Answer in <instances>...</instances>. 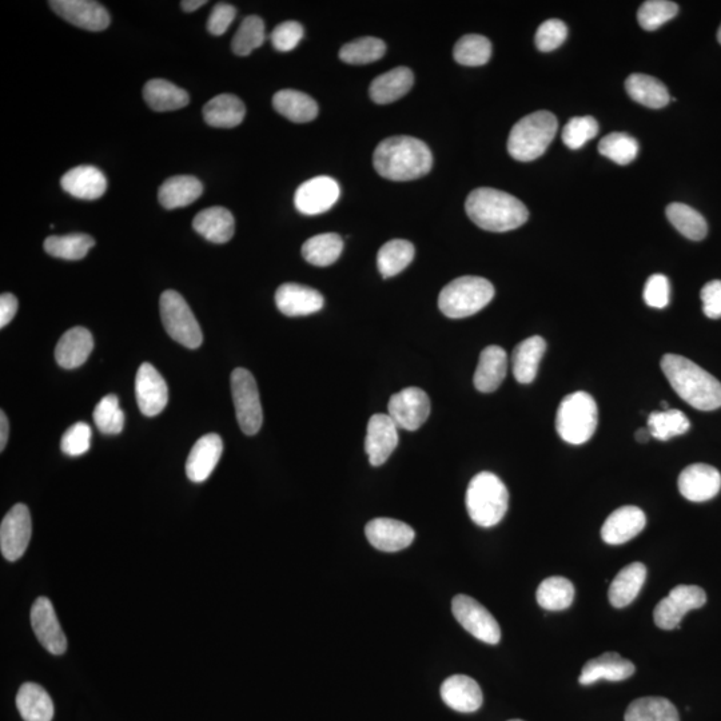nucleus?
Masks as SVG:
<instances>
[{"label":"nucleus","instance_id":"6e6d98bb","mask_svg":"<svg viewBox=\"0 0 721 721\" xmlns=\"http://www.w3.org/2000/svg\"><path fill=\"white\" fill-rule=\"evenodd\" d=\"M567 37V25L560 19H549L537 30L535 42L537 49L543 53H551V51L559 49Z\"/></svg>","mask_w":721,"mask_h":721},{"label":"nucleus","instance_id":"7c9ffc66","mask_svg":"<svg viewBox=\"0 0 721 721\" xmlns=\"http://www.w3.org/2000/svg\"><path fill=\"white\" fill-rule=\"evenodd\" d=\"M414 83V75L408 67H396L374 79L370 85V98L378 105H389L408 94Z\"/></svg>","mask_w":721,"mask_h":721},{"label":"nucleus","instance_id":"58836bf2","mask_svg":"<svg viewBox=\"0 0 721 721\" xmlns=\"http://www.w3.org/2000/svg\"><path fill=\"white\" fill-rule=\"evenodd\" d=\"M625 721H680L675 705L664 697H641L632 701Z\"/></svg>","mask_w":721,"mask_h":721},{"label":"nucleus","instance_id":"37998d69","mask_svg":"<svg viewBox=\"0 0 721 721\" xmlns=\"http://www.w3.org/2000/svg\"><path fill=\"white\" fill-rule=\"evenodd\" d=\"M668 221L675 229L691 241H701L707 237L708 225L703 215L684 203H671L665 210Z\"/></svg>","mask_w":721,"mask_h":721},{"label":"nucleus","instance_id":"6e6552de","mask_svg":"<svg viewBox=\"0 0 721 721\" xmlns=\"http://www.w3.org/2000/svg\"><path fill=\"white\" fill-rule=\"evenodd\" d=\"M159 309L163 326L174 341L189 349H197L202 345V330L181 294L167 290L161 296Z\"/></svg>","mask_w":721,"mask_h":721},{"label":"nucleus","instance_id":"cd10ccee","mask_svg":"<svg viewBox=\"0 0 721 721\" xmlns=\"http://www.w3.org/2000/svg\"><path fill=\"white\" fill-rule=\"evenodd\" d=\"M93 349L94 340L89 330L77 326L63 334L55 349V358L63 369H75L85 364Z\"/></svg>","mask_w":721,"mask_h":721},{"label":"nucleus","instance_id":"2f4dec72","mask_svg":"<svg viewBox=\"0 0 721 721\" xmlns=\"http://www.w3.org/2000/svg\"><path fill=\"white\" fill-rule=\"evenodd\" d=\"M647 579V567L632 563L617 573L609 587V601L615 608H624L633 603Z\"/></svg>","mask_w":721,"mask_h":721},{"label":"nucleus","instance_id":"9b49d317","mask_svg":"<svg viewBox=\"0 0 721 721\" xmlns=\"http://www.w3.org/2000/svg\"><path fill=\"white\" fill-rule=\"evenodd\" d=\"M454 617L461 627L483 643L496 645L501 640V628L492 613L473 597L458 595L452 601Z\"/></svg>","mask_w":721,"mask_h":721},{"label":"nucleus","instance_id":"0e129e2a","mask_svg":"<svg viewBox=\"0 0 721 721\" xmlns=\"http://www.w3.org/2000/svg\"><path fill=\"white\" fill-rule=\"evenodd\" d=\"M205 5L206 0H185V2L181 3L182 9L185 10L186 13H193V11H197Z\"/></svg>","mask_w":721,"mask_h":721},{"label":"nucleus","instance_id":"c03bdc74","mask_svg":"<svg viewBox=\"0 0 721 721\" xmlns=\"http://www.w3.org/2000/svg\"><path fill=\"white\" fill-rule=\"evenodd\" d=\"M95 245L93 237L87 234L53 235L45 241L47 254L67 261H79L87 256Z\"/></svg>","mask_w":721,"mask_h":721},{"label":"nucleus","instance_id":"bf43d9fd","mask_svg":"<svg viewBox=\"0 0 721 721\" xmlns=\"http://www.w3.org/2000/svg\"><path fill=\"white\" fill-rule=\"evenodd\" d=\"M235 17H237V10L234 6L218 3L211 11L209 21H207V31L214 37H221L229 29Z\"/></svg>","mask_w":721,"mask_h":721},{"label":"nucleus","instance_id":"09e8293b","mask_svg":"<svg viewBox=\"0 0 721 721\" xmlns=\"http://www.w3.org/2000/svg\"><path fill=\"white\" fill-rule=\"evenodd\" d=\"M386 45L374 37L358 38L342 47L340 58L349 65H368L384 57Z\"/></svg>","mask_w":721,"mask_h":721},{"label":"nucleus","instance_id":"c85d7f7f","mask_svg":"<svg viewBox=\"0 0 721 721\" xmlns=\"http://www.w3.org/2000/svg\"><path fill=\"white\" fill-rule=\"evenodd\" d=\"M193 226L198 234L213 244H226L233 238L235 230L233 214L221 206L199 211L195 215Z\"/></svg>","mask_w":721,"mask_h":721},{"label":"nucleus","instance_id":"f03ea898","mask_svg":"<svg viewBox=\"0 0 721 721\" xmlns=\"http://www.w3.org/2000/svg\"><path fill=\"white\" fill-rule=\"evenodd\" d=\"M661 369L673 390L687 404L703 412L721 408V384L707 370L677 354H665Z\"/></svg>","mask_w":721,"mask_h":721},{"label":"nucleus","instance_id":"c9c22d12","mask_svg":"<svg viewBox=\"0 0 721 721\" xmlns=\"http://www.w3.org/2000/svg\"><path fill=\"white\" fill-rule=\"evenodd\" d=\"M625 89L633 101L649 109H663L671 102L667 87L659 79L645 74L629 75Z\"/></svg>","mask_w":721,"mask_h":721},{"label":"nucleus","instance_id":"864d4df0","mask_svg":"<svg viewBox=\"0 0 721 721\" xmlns=\"http://www.w3.org/2000/svg\"><path fill=\"white\" fill-rule=\"evenodd\" d=\"M599 133V123L593 117H575L565 125L563 142L571 150H579Z\"/></svg>","mask_w":721,"mask_h":721},{"label":"nucleus","instance_id":"ea45409f","mask_svg":"<svg viewBox=\"0 0 721 721\" xmlns=\"http://www.w3.org/2000/svg\"><path fill=\"white\" fill-rule=\"evenodd\" d=\"M344 250V241L336 233L318 234L309 238L302 246V256L314 266L333 265L340 258Z\"/></svg>","mask_w":721,"mask_h":721},{"label":"nucleus","instance_id":"e433bc0d","mask_svg":"<svg viewBox=\"0 0 721 721\" xmlns=\"http://www.w3.org/2000/svg\"><path fill=\"white\" fill-rule=\"evenodd\" d=\"M147 105L158 113L183 109L189 105V94L165 79H151L143 89Z\"/></svg>","mask_w":721,"mask_h":721},{"label":"nucleus","instance_id":"f3484780","mask_svg":"<svg viewBox=\"0 0 721 721\" xmlns=\"http://www.w3.org/2000/svg\"><path fill=\"white\" fill-rule=\"evenodd\" d=\"M135 396L139 410L147 417L158 416L169 401L165 378L149 362L141 365L135 378Z\"/></svg>","mask_w":721,"mask_h":721},{"label":"nucleus","instance_id":"603ef678","mask_svg":"<svg viewBox=\"0 0 721 721\" xmlns=\"http://www.w3.org/2000/svg\"><path fill=\"white\" fill-rule=\"evenodd\" d=\"M94 421L98 429L105 434H118L125 426V413L119 406L118 397L109 394L102 398L94 410Z\"/></svg>","mask_w":721,"mask_h":721},{"label":"nucleus","instance_id":"79ce46f5","mask_svg":"<svg viewBox=\"0 0 721 721\" xmlns=\"http://www.w3.org/2000/svg\"><path fill=\"white\" fill-rule=\"evenodd\" d=\"M537 603L547 611H564L575 600V587L568 579L552 576L540 584L536 593Z\"/></svg>","mask_w":721,"mask_h":721},{"label":"nucleus","instance_id":"338daca9","mask_svg":"<svg viewBox=\"0 0 721 721\" xmlns=\"http://www.w3.org/2000/svg\"><path fill=\"white\" fill-rule=\"evenodd\" d=\"M717 41H719V43L721 45V26H720L719 31H717Z\"/></svg>","mask_w":721,"mask_h":721},{"label":"nucleus","instance_id":"f257e3e1","mask_svg":"<svg viewBox=\"0 0 721 721\" xmlns=\"http://www.w3.org/2000/svg\"><path fill=\"white\" fill-rule=\"evenodd\" d=\"M373 163L381 177L406 182L428 174L432 170L433 155L420 139L400 135L385 139L377 146Z\"/></svg>","mask_w":721,"mask_h":721},{"label":"nucleus","instance_id":"e2e57ef3","mask_svg":"<svg viewBox=\"0 0 721 721\" xmlns=\"http://www.w3.org/2000/svg\"><path fill=\"white\" fill-rule=\"evenodd\" d=\"M9 420H7L6 413L0 412V450H5L7 441H9Z\"/></svg>","mask_w":721,"mask_h":721},{"label":"nucleus","instance_id":"412c9836","mask_svg":"<svg viewBox=\"0 0 721 721\" xmlns=\"http://www.w3.org/2000/svg\"><path fill=\"white\" fill-rule=\"evenodd\" d=\"M278 310L288 317L310 316L324 308L325 300L316 289L300 284H284L276 293Z\"/></svg>","mask_w":721,"mask_h":721},{"label":"nucleus","instance_id":"a878e982","mask_svg":"<svg viewBox=\"0 0 721 721\" xmlns=\"http://www.w3.org/2000/svg\"><path fill=\"white\" fill-rule=\"evenodd\" d=\"M508 372V354L500 346L492 345L485 348L480 354L476 373H474V386L478 392L492 393L500 388Z\"/></svg>","mask_w":721,"mask_h":721},{"label":"nucleus","instance_id":"f8f14e48","mask_svg":"<svg viewBox=\"0 0 721 721\" xmlns=\"http://www.w3.org/2000/svg\"><path fill=\"white\" fill-rule=\"evenodd\" d=\"M33 524L29 508L25 504H17L10 509L0 525V549L6 560L21 559L31 540Z\"/></svg>","mask_w":721,"mask_h":721},{"label":"nucleus","instance_id":"ddd939ff","mask_svg":"<svg viewBox=\"0 0 721 721\" xmlns=\"http://www.w3.org/2000/svg\"><path fill=\"white\" fill-rule=\"evenodd\" d=\"M388 410L397 428L414 432L428 420L430 400L424 390L406 388L390 397Z\"/></svg>","mask_w":721,"mask_h":721},{"label":"nucleus","instance_id":"473e14b6","mask_svg":"<svg viewBox=\"0 0 721 721\" xmlns=\"http://www.w3.org/2000/svg\"><path fill=\"white\" fill-rule=\"evenodd\" d=\"M203 193L202 182L191 175H177L167 179L158 191L159 203L165 209H181L197 201Z\"/></svg>","mask_w":721,"mask_h":721},{"label":"nucleus","instance_id":"680f3d73","mask_svg":"<svg viewBox=\"0 0 721 721\" xmlns=\"http://www.w3.org/2000/svg\"><path fill=\"white\" fill-rule=\"evenodd\" d=\"M17 312V297L11 293L2 294V297H0V328H5L6 325H9Z\"/></svg>","mask_w":721,"mask_h":721},{"label":"nucleus","instance_id":"bb28decb","mask_svg":"<svg viewBox=\"0 0 721 721\" xmlns=\"http://www.w3.org/2000/svg\"><path fill=\"white\" fill-rule=\"evenodd\" d=\"M61 185L75 198L94 201L106 193L107 179L97 167L77 166L63 175Z\"/></svg>","mask_w":721,"mask_h":721},{"label":"nucleus","instance_id":"393cba45","mask_svg":"<svg viewBox=\"0 0 721 721\" xmlns=\"http://www.w3.org/2000/svg\"><path fill=\"white\" fill-rule=\"evenodd\" d=\"M635 671L631 660L624 659L619 653L607 652L585 663L579 683L592 685L600 680L624 681L632 677Z\"/></svg>","mask_w":721,"mask_h":721},{"label":"nucleus","instance_id":"8fccbe9b","mask_svg":"<svg viewBox=\"0 0 721 721\" xmlns=\"http://www.w3.org/2000/svg\"><path fill=\"white\" fill-rule=\"evenodd\" d=\"M265 38L264 21L260 17L252 15V17L245 18L239 26L237 34L234 35L233 42H231V49L239 57H248L254 50L262 46Z\"/></svg>","mask_w":721,"mask_h":721},{"label":"nucleus","instance_id":"5fc2aeb1","mask_svg":"<svg viewBox=\"0 0 721 721\" xmlns=\"http://www.w3.org/2000/svg\"><path fill=\"white\" fill-rule=\"evenodd\" d=\"M91 428L86 422H77L63 434L62 452L67 456L78 457L89 452L91 446Z\"/></svg>","mask_w":721,"mask_h":721},{"label":"nucleus","instance_id":"4d7b16f0","mask_svg":"<svg viewBox=\"0 0 721 721\" xmlns=\"http://www.w3.org/2000/svg\"><path fill=\"white\" fill-rule=\"evenodd\" d=\"M645 304L655 309L667 308L671 300V286L669 280L663 274H653L648 278L644 288Z\"/></svg>","mask_w":721,"mask_h":721},{"label":"nucleus","instance_id":"72a5a7b5","mask_svg":"<svg viewBox=\"0 0 721 721\" xmlns=\"http://www.w3.org/2000/svg\"><path fill=\"white\" fill-rule=\"evenodd\" d=\"M246 107L244 102L231 94H221L211 99L203 107V118L207 125L219 129H231L244 122Z\"/></svg>","mask_w":721,"mask_h":721},{"label":"nucleus","instance_id":"a18cd8bd","mask_svg":"<svg viewBox=\"0 0 721 721\" xmlns=\"http://www.w3.org/2000/svg\"><path fill=\"white\" fill-rule=\"evenodd\" d=\"M647 428L655 440L668 441L672 437L687 433L691 422L680 410H660L649 414Z\"/></svg>","mask_w":721,"mask_h":721},{"label":"nucleus","instance_id":"1a4fd4ad","mask_svg":"<svg viewBox=\"0 0 721 721\" xmlns=\"http://www.w3.org/2000/svg\"><path fill=\"white\" fill-rule=\"evenodd\" d=\"M231 393L239 428L248 436L260 432L264 413L256 378L244 368H237L231 374Z\"/></svg>","mask_w":721,"mask_h":721},{"label":"nucleus","instance_id":"9d476101","mask_svg":"<svg viewBox=\"0 0 721 721\" xmlns=\"http://www.w3.org/2000/svg\"><path fill=\"white\" fill-rule=\"evenodd\" d=\"M707 603V593L697 585H677L653 611L655 624L664 631L679 629L688 612L700 609Z\"/></svg>","mask_w":721,"mask_h":721},{"label":"nucleus","instance_id":"5701e85b","mask_svg":"<svg viewBox=\"0 0 721 721\" xmlns=\"http://www.w3.org/2000/svg\"><path fill=\"white\" fill-rule=\"evenodd\" d=\"M647 524V517L637 507H623L616 509L611 516L605 520L601 528V539L609 545H621L628 543L636 536H639Z\"/></svg>","mask_w":721,"mask_h":721},{"label":"nucleus","instance_id":"a211bd4d","mask_svg":"<svg viewBox=\"0 0 721 721\" xmlns=\"http://www.w3.org/2000/svg\"><path fill=\"white\" fill-rule=\"evenodd\" d=\"M720 489L721 474L711 465H689L680 473L679 491L688 501L704 503L716 497Z\"/></svg>","mask_w":721,"mask_h":721},{"label":"nucleus","instance_id":"c756f323","mask_svg":"<svg viewBox=\"0 0 721 721\" xmlns=\"http://www.w3.org/2000/svg\"><path fill=\"white\" fill-rule=\"evenodd\" d=\"M545 350L547 342L540 336L529 337L516 346L512 354V368L517 382L531 384L535 381Z\"/></svg>","mask_w":721,"mask_h":721},{"label":"nucleus","instance_id":"7ed1b4c3","mask_svg":"<svg viewBox=\"0 0 721 721\" xmlns=\"http://www.w3.org/2000/svg\"><path fill=\"white\" fill-rule=\"evenodd\" d=\"M465 210L478 227L493 233L515 230L529 218L527 206L520 199L492 187L473 190L466 198Z\"/></svg>","mask_w":721,"mask_h":721},{"label":"nucleus","instance_id":"4be33fe9","mask_svg":"<svg viewBox=\"0 0 721 721\" xmlns=\"http://www.w3.org/2000/svg\"><path fill=\"white\" fill-rule=\"evenodd\" d=\"M222 452L223 442L218 434L209 433L199 438L186 461V474L189 480L193 483L206 481L221 460Z\"/></svg>","mask_w":721,"mask_h":721},{"label":"nucleus","instance_id":"423d86ee","mask_svg":"<svg viewBox=\"0 0 721 721\" xmlns=\"http://www.w3.org/2000/svg\"><path fill=\"white\" fill-rule=\"evenodd\" d=\"M495 297V288L481 277L457 278L441 290L438 308L453 320L473 316L483 310Z\"/></svg>","mask_w":721,"mask_h":721},{"label":"nucleus","instance_id":"4468645a","mask_svg":"<svg viewBox=\"0 0 721 721\" xmlns=\"http://www.w3.org/2000/svg\"><path fill=\"white\" fill-rule=\"evenodd\" d=\"M341 189L336 179L320 175L302 183L294 195V205L305 215L326 213L336 205Z\"/></svg>","mask_w":721,"mask_h":721},{"label":"nucleus","instance_id":"39448f33","mask_svg":"<svg viewBox=\"0 0 721 721\" xmlns=\"http://www.w3.org/2000/svg\"><path fill=\"white\" fill-rule=\"evenodd\" d=\"M559 122L551 111H536L520 119L508 138V151L520 162H531L547 151L556 137Z\"/></svg>","mask_w":721,"mask_h":721},{"label":"nucleus","instance_id":"774afa93","mask_svg":"<svg viewBox=\"0 0 721 721\" xmlns=\"http://www.w3.org/2000/svg\"><path fill=\"white\" fill-rule=\"evenodd\" d=\"M509 721H523V720H509Z\"/></svg>","mask_w":721,"mask_h":721},{"label":"nucleus","instance_id":"49530a36","mask_svg":"<svg viewBox=\"0 0 721 721\" xmlns=\"http://www.w3.org/2000/svg\"><path fill=\"white\" fill-rule=\"evenodd\" d=\"M453 57L462 66L478 67L487 65L492 57V43L483 35H465L454 46Z\"/></svg>","mask_w":721,"mask_h":721},{"label":"nucleus","instance_id":"f704fd0d","mask_svg":"<svg viewBox=\"0 0 721 721\" xmlns=\"http://www.w3.org/2000/svg\"><path fill=\"white\" fill-rule=\"evenodd\" d=\"M17 708L25 721H51L54 703L46 689L35 683H25L19 688Z\"/></svg>","mask_w":721,"mask_h":721},{"label":"nucleus","instance_id":"0eeeda50","mask_svg":"<svg viewBox=\"0 0 721 721\" xmlns=\"http://www.w3.org/2000/svg\"><path fill=\"white\" fill-rule=\"evenodd\" d=\"M599 422L595 398L585 392L565 397L557 410L556 429L565 442L581 445L591 440Z\"/></svg>","mask_w":721,"mask_h":721},{"label":"nucleus","instance_id":"6ab92c4d","mask_svg":"<svg viewBox=\"0 0 721 721\" xmlns=\"http://www.w3.org/2000/svg\"><path fill=\"white\" fill-rule=\"evenodd\" d=\"M398 445V428L389 414H374L369 420L365 450L373 466L384 465Z\"/></svg>","mask_w":721,"mask_h":721},{"label":"nucleus","instance_id":"de8ad7c7","mask_svg":"<svg viewBox=\"0 0 721 721\" xmlns=\"http://www.w3.org/2000/svg\"><path fill=\"white\" fill-rule=\"evenodd\" d=\"M639 150V142L625 133L608 134L599 143V153L620 166H627L635 161Z\"/></svg>","mask_w":721,"mask_h":721},{"label":"nucleus","instance_id":"a19ab883","mask_svg":"<svg viewBox=\"0 0 721 721\" xmlns=\"http://www.w3.org/2000/svg\"><path fill=\"white\" fill-rule=\"evenodd\" d=\"M414 258V246L406 239H392L386 242L377 256L381 276L390 278L404 272Z\"/></svg>","mask_w":721,"mask_h":721},{"label":"nucleus","instance_id":"dca6fc26","mask_svg":"<svg viewBox=\"0 0 721 721\" xmlns=\"http://www.w3.org/2000/svg\"><path fill=\"white\" fill-rule=\"evenodd\" d=\"M30 617L39 643L53 655H63L67 649V639L51 601L47 597H38L31 608Z\"/></svg>","mask_w":721,"mask_h":721},{"label":"nucleus","instance_id":"b1692460","mask_svg":"<svg viewBox=\"0 0 721 721\" xmlns=\"http://www.w3.org/2000/svg\"><path fill=\"white\" fill-rule=\"evenodd\" d=\"M441 697L444 703L454 711L472 713L483 705V691L472 677L454 675L441 685Z\"/></svg>","mask_w":721,"mask_h":721},{"label":"nucleus","instance_id":"20e7f679","mask_svg":"<svg viewBox=\"0 0 721 721\" xmlns=\"http://www.w3.org/2000/svg\"><path fill=\"white\" fill-rule=\"evenodd\" d=\"M465 503L474 524L492 528L507 515L509 492L496 474L481 472L470 481Z\"/></svg>","mask_w":721,"mask_h":721},{"label":"nucleus","instance_id":"3c124183","mask_svg":"<svg viewBox=\"0 0 721 721\" xmlns=\"http://www.w3.org/2000/svg\"><path fill=\"white\" fill-rule=\"evenodd\" d=\"M679 13V6L668 0H648L640 6L637 21L644 30L653 31L671 21Z\"/></svg>","mask_w":721,"mask_h":721},{"label":"nucleus","instance_id":"052dcab7","mask_svg":"<svg viewBox=\"0 0 721 721\" xmlns=\"http://www.w3.org/2000/svg\"><path fill=\"white\" fill-rule=\"evenodd\" d=\"M703 312L711 320L721 318V281H711L701 289Z\"/></svg>","mask_w":721,"mask_h":721},{"label":"nucleus","instance_id":"2eb2a0df","mask_svg":"<svg viewBox=\"0 0 721 721\" xmlns=\"http://www.w3.org/2000/svg\"><path fill=\"white\" fill-rule=\"evenodd\" d=\"M51 9L62 19L89 31H103L110 25L109 11L94 0H51Z\"/></svg>","mask_w":721,"mask_h":721},{"label":"nucleus","instance_id":"aec40b11","mask_svg":"<svg viewBox=\"0 0 721 721\" xmlns=\"http://www.w3.org/2000/svg\"><path fill=\"white\" fill-rule=\"evenodd\" d=\"M366 539L378 551L400 552L413 543L416 532L408 524L394 519H374L365 528Z\"/></svg>","mask_w":721,"mask_h":721},{"label":"nucleus","instance_id":"13d9d810","mask_svg":"<svg viewBox=\"0 0 721 721\" xmlns=\"http://www.w3.org/2000/svg\"><path fill=\"white\" fill-rule=\"evenodd\" d=\"M304 33L301 23L289 21L278 25L270 35V39H272L274 49L286 53V51L296 49L298 43L304 38Z\"/></svg>","mask_w":721,"mask_h":721},{"label":"nucleus","instance_id":"69168bd1","mask_svg":"<svg viewBox=\"0 0 721 721\" xmlns=\"http://www.w3.org/2000/svg\"><path fill=\"white\" fill-rule=\"evenodd\" d=\"M651 438V432H649L648 428H641L636 432V440L639 441L640 444H645V442H648Z\"/></svg>","mask_w":721,"mask_h":721},{"label":"nucleus","instance_id":"4c0bfd02","mask_svg":"<svg viewBox=\"0 0 721 721\" xmlns=\"http://www.w3.org/2000/svg\"><path fill=\"white\" fill-rule=\"evenodd\" d=\"M273 106L278 113L294 123L312 122L318 115L317 102L308 94L297 90L278 91L274 95Z\"/></svg>","mask_w":721,"mask_h":721}]
</instances>
